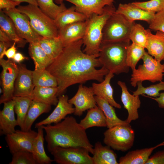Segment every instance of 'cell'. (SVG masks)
Listing matches in <instances>:
<instances>
[{
    "label": "cell",
    "mask_w": 164,
    "mask_h": 164,
    "mask_svg": "<svg viewBox=\"0 0 164 164\" xmlns=\"http://www.w3.org/2000/svg\"><path fill=\"white\" fill-rule=\"evenodd\" d=\"M8 48L4 43L0 41V59L3 58L5 52Z\"/></svg>",
    "instance_id": "49"
},
{
    "label": "cell",
    "mask_w": 164,
    "mask_h": 164,
    "mask_svg": "<svg viewBox=\"0 0 164 164\" xmlns=\"http://www.w3.org/2000/svg\"><path fill=\"white\" fill-rule=\"evenodd\" d=\"M92 87L80 84L76 94L68 100L69 103L74 106V115L80 116L86 110L97 107Z\"/></svg>",
    "instance_id": "13"
},
{
    "label": "cell",
    "mask_w": 164,
    "mask_h": 164,
    "mask_svg": "<svg viewBox=\"0 0 164 164\" xmlns=\"http://www.w3.org/2000/svg\"><path fill=\"white\" fill-rule=\"evenodd\" d=\"M0 65L2 68L1 80L3 94L0 99V104L9 101L14 97L15 81L19 72V67L13 60L3 58L0 59Z\"/></svg>",
    "instance_id": "10"
},
{
    "label": "cell",
    "mask_w": 164,
    "mask_h": 164,
    "mask_svg": "<svg viewBox=\"0 0 164 164\" xmlns=\"http://www.w3.org/2000/svg\"><path fill=\"white\" fill-rule=\"evenodd\" d=\"M51 106L32 100L27 114L22 130L27 131L31 130L35 121L41 115L49 112Z\"/></svg>",
    "instance_id": "28"
},
{
    "label": "cell",
    "mask_w": 164,
    "mask_h": 164,
    "mask_svg": "<svg viewBox=\"0 0 164 164\" xmlns=\"http://www.w3.org/2000/svg\"><path fill=\"white\" fill-rule=\"evenodd\" d=\"M149 28L164 33V9L155 13L154 18L149 23Z\"/></svg>",
    "instance_id": "42"
},
{
    "label": "cell",
    "mask_w": 164,
    "mask_h": 164,
    "mask_svg": "<svg viewBox=\"0 0 164 164\" xmlns=\"http://www.w3.org/2000/svg\"><path fill=\"white\" fill-rule=\"evenodd\" d=\"M87 24L85 21L73 23L58 29V37L64 47L82 39L85 32Z\"/></svg>",
    "instance_id": "17"
},
{
    "label": "cell",
    "mask_w": 164,
    "mask_h": 164,
    "mask_svg": "<svg viewBox=\"0 0 164 164\" xmlns=\"http://www.w3.org/2000/svg\"><path fill=\"white\" fill-rule=\"evenodd\" d=\"M104 135V143L115 150L126 151L134 144L135 132L131 125L115 126L108 128Z\"/></svg>",
    "instance_id": "8"
},
{
    "label": "cell",
    "mask_w": 164,
    "mask_h": 164,
    "mask_svg": "<svg viewBox=\"0 0 164 164\" xmlns=\"http://www.w3.org/2000/svg\"><path fill=\"white\" fill-rule=\"evenodd\" d=\"M19 72L15 83L14 96L32 97L35 87L32 80V71L24 64L19 63Z\"/></svg>",
    "instance_id": "16"
},
{
    "label": "cell",
    "mask_w": 164,
    "mask_h": 164,
    "mask_svg": "<svg viewBox=\"0 0 164 164\" xmlns=\"http://www.w3.org/2000/svg\"><path fill=\"white\" fill-rule=\"evenodd\" d=\"M88 18L85 15L77 11L74 5L60 14L54 20L59 29L73 23L86 21Z\"/></svg>",
    "instance_id": "32"
},
{
    "label": "cell",
    "mask_w": 164,
    "mask_h": 164,
    "mask_svg": "<svg viewBox=\"0 0 164 164\" xmlns=\"http://www.w3.org/2000/svg\"><path fill=\"white\" fill-rule=\"evenodd\" d=\"M164 146V141L153 147L137 149L128 152L119 159V164H145L153 151Z\"/></svg>",
    "instance_id": "23"
},
{
    "label": "cell",
    "mask_w": 164,
    "mask_h": 164,
    "mask_svg": "<svg viewBox=\"0 0 164 164\" xmlns=\"http://www.w3.org/2000/svg\"><path fill=\"white\" fill-rule=\"evenodd\" d=\"M16 8L28 17L32 27L39 35L43 37H58V29L54 20L43 12L38 5L28 4L19 5Z\"/></svg>",
    "instance_id": "5"
},
{
    "label": "cell",
    "mask_w": 164,
    "mask_h": 164,
    "mask_svg": "<svg viewBox=\"0 0 164 164\" xmlns=\"http://www.w3.org/2000/svg\"><path fill=\"white\" fill-rule=\"evenodd\" d=\"M28 58L24 56L23 54L20 53H16L14 56L12 60L15 62L18 63L25 60H28Z\"/></svg>",
    "instance_id": "48"
},
{
    "label": "cell",
    "mask_w": 164,
    "mask_h": 164,
    "mask_svg": "<svg viewBox=\"0 0 164 164\" xmlns=\"http://www.w3.org/2000/svg\"><path fill=\"white\" fill-rule=\"evenodd\" d=\"M21 3L13 0H0V10L15 8Z\"/></svg>",
    "instance_id": "44"
},
{
    "label": "cell",
    "mask_w": 164,
    "mask_h": 164,
    "mask_svg": "<svg viewBox=\"0 0 164 164\" xmlns=\"http://www.w3.org/2000/svg\"><path fill=\"white\" fill-rule=\"evenodd\" d=\"M19 2H26L29 4H31L34 5H37L38 4L36 0H13Z\"/></svg>",
    "instance_id": "50"
},
{
    "label": "cell",
    "mask_w": 164,
    "mask_h": 164,
    "mask_svg": "<svg viewBox=\"0 0 164 164\" xmlns=\"http://www.w3.org/2000/svg\"><path fill=\"white\" fill-rule=\"evenodd\" d=\"M118 84L121 90V102L124 108L128 112V118L125 121L130 124L132 121L138 118V109L140 107L141 104L139 96L131 94L128 91L125 82L118 81Z\"/></svg>",
    "instance_id": "18"
},
{
    "label": "cell",
    "mask_w": 164,
    "mask_h": 164,
    "mask_svg": "<svg viewBox=\"0 0 164 164\" xmlns=\"http://www.w3.org/2000/svg\"><path fill=\"white\" fill-rule=\"evenodd\" d=\"M15 102L12 99L4 103L0 111V134L7 135L14 132L15 127L18 126L15 116Z\"/></svg>",
    "instance_id": "19"
},
{
    "label": "cell",
    "mask_w": 164,
    "mask_h": 164,
    "mask_svg": "<svg viewBox=\"0 0 164 164\" xmlns=\"http://www.w3.org/2000/svg\"><path fill=\"white\" fill-rule=\"evenodd\" d=\"M14 111L17 116L18 126L22 130L29 107L32 100L30 96H14Z\"/></svg>",
    "instance_id": "34"
},
{
    "label": "cell",
    "mask_w": 164,
    "mask_h": 164,
    "mask_svg": "<svg viewBox=\"0 0 164 164\" xmlns=\"http://www.w3.org/2000/svg\"><path fill=\"white\" fill-rule=\"evenodd\" d=\"M0 29L16 43L18 47L23 48L28 43L20 37L13 22L2 10H0Z\"/></svg>",
    "instance_id": "29"
},
{
    "label": "cell",
    "mask_w": 164,
    "mask_h": 164,
    "mask_svg": "<svg viewBox=\"0 0 164 164\" xmlns=\"http://www.w3.org/2000/svg\"><path fill=\"white\" fill-rule=\"evenodd\" d=\"M130 40L102 42L98 57L102 67L117 75L128 73L130 68L127 64L126 59Z\"/></svg>",
    "instance_id": "3"
},
{
    "label": "cell",
    "mask_w": 164,
    "mask_h": 164,
    "mask_svg": "<svg viewBox=\"0 0 164 164\" xmlns=\"http://www.w3.org/2000/svg\"><path fill=\"white\" fill-rule=\"evenodd\" d=\"M115 12L122 15L130 21L142 20L149 24L154 18L155 13L143 10L132 3H120Z\"/></svg>",
    "instance_id": "20"
},
{
    "label": "cell",
    "mask_w": 164,
    "mask_h": 164,
    "mask_svg": "<svg viewBox=\"0 0 164 164\" xmlns=\"http://www.w3.org/2000/svg\"><path fill=\"white\" fill-rule=\"evenodd\" d=\"M114 0H54L57 4H61L64 1L73 4L76 10L88 18L93 15H101L103 12L104 7L113 4Z\"/></svg>",
    "instance_id": "14"
},
{
    "label": "cell",
    "mask_w": 164,
    "mask_h": 164,
    "mask_svg": "<svg viewBox=\"0 0 164 164\" xmlns=\"http://www.w3.org/2000/svg\"><path fill=\"white\" fill-rule=\"evenodd\" d=\"M92 157L94 164H118L116 154L110 147L104 146L99 142L94 147Z\"/></svg>",
    "instance_id": "25"
},
{
    "label": "cell",
    "mask_w": 164,
    "mask_h": 164,
    "mask_svg": "<svg viewBox=\"0 0 164 164\" xmlns=\"http://www.w3.org/2000/svg\"><path fill=\"white\" fill-rule=\"evenodd\" d=\"M28 51L34 62L35 70L46 69L54 61L48 56L38 43H29Z\"/></svg>",
    "instance_id": "27"
},
{
    "label": "cell",
    "mask_w": 164,
    "mask_h": 164,
    "mask_svg": "<svg viewBox=\"0 0 164 164\" xmlns=\"http://www.w3.org/2000/svg\"><path fill=\"white\" fill-rule=\"evenodd\" d=\"M2 10L13 22L20 37L29 43H38L42 37L34 31L26 15L19 12L16 8Z\"/></svg>",
    "instance_id": "11"
},
{
    "label": "cell",
    "mask_w": 164,
    "mask_h": 164,
    "mask_svg": "<svg viewBox=\"0 0 164 164\" xmlns=\"http://www.w3.org/2000/svg\"><path fill=\"white\" fill-rule=\"evenodd\" d=\"M145 164H164V151L156 153L149 158Z\"/></svg>",
    "instance_id": "43"
},
{
    "label": "cell",
    "mask_w": 164,
    "mask_h": 164,
    "mask_svg": "<svg viewBox=\"0 0 164 164\" xmlns=\"http://www.w3.org/2000/svg\"><path fill=\"white\" fill-rule=\"evenodd\" d=\"M116 10L113 4L107 5L102 14L93 15L87 19L85 32L82 39L84 52L90 55L98 54L102 42L104 27Z\"/></svg>",
    "instance_id": "4"
},
{
    "label": "cell",
    "mask_w": 164,
    "mask_h": 164,
    "mask_svg": "<svg viewBox=\"0 0 164 164\" xmlns=\"http://www.w3.org/2000/svg\"><path fill=\"white\" fill-rule=\"evenodd\" d=\"M156 101L158 103L159 107L164 108V92L160 93L159 96L156 97H148Z\"/></svg>",
    "instance_id": "47"
},
{
    "label": "cell",
    "mask_w": 164,
    "mask_h": 164,
    "mask_svg": "<svg viewBox=\"0 0 164 164\" xmlns=\"http://www.w3.org/2000/svg\"><path fill=\"white\" fill-rule=\"evenodd\" d=\"M41 10L52 19L54 20L58 15L67 9L65 4L56 5L54 0H36Z\"/></svg>",
    "instance_id": "36"
},
{
    "label": "cell",
    "mask_w": 164,
    "mask_h": 164,
    "mask_svg": "<svg viewBox=\"0 0 164 164\" xmlns=\"http://www.w3.org/2000/svg\"><path fill=\"white\" fill-rule=\"evenodd\" d=\"M38 43L48 56L53 60L59 56L64 47L59 37H42Z\"/></svg>",
    "instance_id": "33"
},
{
    "label": "cell",
    "mask_w": 164,
    "mask_h": 164,
    "mask_svg": "<svg viewBox=\"0 0 164 164\" xmlns=\"http://www.w3.org/2000/svg\"><path fill=\"white\" fill-rule=\"evenodd\" d=\"M67 95L62 94L58 97V101L53 111L46 118L36 123L35 128H38L43 125L59 123L63 120L68 114H73L75 108L69 103Z\"/></svg>",
    "instance_id": "15"
},
{
    "label": "cell",
    "mask_w": 164,
    "mask_h": 164,
    "mask_svg": "<svg viewBox=\"0 0 164 164\" xmlns=\"http://www.w3.org/2000/svg\"><path fill=\"white\" fill-rule=\"evenodd\" d=\"M41 127L46 133L45 139L48 151L50 152L56 147L81 146L93 154L94 146L87 137L86 129L72 116L66 117L53 125Z\"/></svg>",
    "instance_id": "2"
},
{
    "label": "cell",
    "mask_w": 164,
    "mask_h": 164,
    "mask_svg": "<svg viewBox=\"0 0 164 164\" xmlns=\"http://www.w3.org/2000/svg\"><path fill=\"white\" fill-rule=\"evenodd\" d=\"M137 90L132 92L133 94L135 96L146 94L151 97H156L159 96L160 91H164V81H162L147 87L143 86L142 82H139L137 83Z\"/></svg>",
    "instance_id": "38"
},
{
    "label": "cell",
    "mask_w": 164,
    "mask_h": 164,
    "mask_svg": "<svg viewBox=\"0 0 164 164\" xmlns=\"http://www.w3.org/2000/svg\"><path fill=\"white\" fill-rule=\"evenodd\" d=\"M145 48L132 43L129 46L127 53L126 61L128 66L132 70L135 68L139 60L146 51Z\"/></svg>",
    "instance_id": "37"
},
{
    "label": "cell",
    "mask_w": 164,
    "mask_h": 164,
    "mask_svg": "<svg viewBox=\"0 0 164 164\" xmlns=\"http://www.w3.org/2000/svg\"><path fill=\"white\" fill-rule=\"evenodd\" d=\"M95 98L98 106L103 111L105 115L107 127L109 128L117 125L130 126L125 120L123 121L117 116L114 107L104 99L96 96Z\"/></svg>",
    "instance_id": "24"
},
{
    "label": "cell",
    "mask_w": 164,
    "mask_h": 164,
    "mask_svg": "<svg viewBox=\"0 0 164 164\" xmlns=\"http://www.w3.org/2000/svg\"><path fill=\"white\" fill-rule=\"evenodd\" d=\"M32 80L35 87H57L55 77L46 69L35 70L32 71Z\"/></svg>",
    "instance_id": "35"
},
{
    "label": "cell",
    "mask_w": 164,
    "mask_h": 164,
    "mask_svg": "<svg viewBox=\"0 0 164 164\" xmlns=\"http://www.w3.org/2000/svg\"><path fill=\"white\" fill-rule=\"evenodd\" d=\"M143 63L132 70L130 83L135 87L139 82L148 80L152 83L162 81L164 74V66L158 61L145 52L142 58Z\"/></svg>",
    "instance_id": "6"
},
{
    "label": "cell",
    "mask_w": 164,
    "mask_h": 164,
    "mask_svg": "<svg viewBox=\"0 0 164 164\" xmlns=\"http://www.w3.org/2000/svg\"><path fill=\"white\" fill-rule=\"evenodd\" d=\"M50 152L53 157V161L58 164H94L90 152L83 147L58 146Z\"/></svg>",
    "instance_id": "9"
},
{
    "label": "cell",
    "mask_w": 164,
    "mask_h": 164,
    "mask_svg": "<svg viewBox=\"0 0 164 164\" xmlns=\"http://www.w3.org/2000/svg\"><path fill=\"white\" fill-rule=\"evenodd\" d=\"M37 135V132L32 130L27 131L17 130L5 135V139L12 154L22 150L32 152L33 142Z\"/></svg>",
    "instance_id": "12"
},
{
    "label": "cell",
    "mask_w": 164,
    "mask_h": 164,
    "mask_svg": "<svg viewBox=\"0 0 164 164\" xmlns=\"http://www.w3.org/2000/svg\"><path fill=\"white\" fill-rule=\"evenodd\" d=\"M79 123L86 130L94 127H107L105 115L98 106L87 110L86 116Z\"/></svg>",
    "instance_id": "31"
},
{
    "label": "cell",
    "mask_w": 164,
    "mask_h": 164,
    "mask_svg": "<svg viewBox=\"0 0 164 164\" xmlns=\"http://www.w3.org/2000/svg\"><path fill=\"white\" fill-rule=\"evenodd\" d=\"M9 164H37L32 153L26 151H20L13 154Z\"/></svg>",
    "instance_id": "41"
},
{
    "label": "cell",
    "mask_w": 164,
    "mask_h": 164,
    "mask_svg": "<svg viewBox=\"0 0 164 164\" xmlns=\"http://www.w3.org/2000/svg\"><path fill=\"white\" fill-rule=\"evenodd\" d=\"M135 6L144 10L156 13L164 9V0H150L132 3Z\"/></svg>",
    "instance_id": "40"
},
{
    "label": "cell",
    "mask_w": 164,
    "mask_h": 164,
    "mask_svg": "<svg viewBox=\"0 0 164 164\" xmlns=\"http://www.w3.org/2000/svg\"><path fill=\"white\" fill-rule=\"evenodd\" d=\"M16 43L14 42L13 45L8 49H7L5 53V55L9 59H12L16 53V48L15 47Z\"/></svg>",
    "instance_id": "46"
},
{
    "label": "cell",
    "mask_w": 164,
    "mask_h": 164,
    "mask_svg": "<svg viewBox=\"0 0 164 164\" xmlns=\"http://www.w3.org/2000/svg\"><path fill=\"white\" fill-rule=\"evenodd\" d=\"M82 39L64 47L59 56L46 69L57 81V97L63 94L69 86L83 84L90 80L102 82L109 71L102 67L98 54L90 55L82 50Z\"/></svg>",
    "instance_id": "1"
},
{
    "label": "cell",
    "mask_w": 164,
    "mask_h": 164,
    "mask_svg": "<svg viewBox=\"0 0 164 164\" xmlns=\"http://www.w3.org/2000/svg\"><path fill=\"white\" fill-rule=\"evenodd\" d=\"M44 130L37 128V135L32 145V153L37 164H50L53 161L46 154L44 147Z\"/></svg>",
    "instance_id": "30"
},
{
    "label": "cell",
    "mask_w": 164,
    "mask_h": 164,
    "mask_svg": "<svg viewBox=\"0 0 164 164\" xmlns=\"http://www.w3.org/2000/svg\"><path fill=\"white\" fill-rule=\"evenodd\" d=\"M163 66H164V64H163Z\"/></svg>",
    "instance_id": "52"
},
{
    "label": "cell",
    "mask_w": 164,
    "mask_h": 164,
    "mask_svg": "<svg viewBox=\"0 0 164 164\" xmlns=\"http://www.w3.org/2000/svg\"><path fill=\"white\" fill-rule=\"evenodd\" d=\"M0 41L4 43L7 47H10L14 42L3 31L0 29Z\"/></svg>",
    "instance_id": "45"
},
{
    "label": "cell",
    "mask_w": 164,
    "mask_h": 164,
    "mask_svg": "<svg viewBox=\"0 0 164 164\" xmlns=\"http://www.w3.org/2000/svg\"><path fill=\"white\" fill-rule=\"evenodd\" d=\"M129 39L132 43L145 48L147 42L146 29L140 24L135 23L131 30Z\"/></svg>",
    "instance_id": "39"
},
{
    "label": "cell",
    "mask_w": 164,
    "mask_h": 164,
    "mask_svg": "<svg viewBox=\"0 0 164 164\" xmlns=\"http://www.w3.org/2000/svg\"><path fill=\"white\" fill-rule=\"evenodd\" d=\"M147 42L145 49L147 53L156 60H164V33L157 31L155 34L150 30L146 29Z\"/></svg>",
    "instance_id": "21"
},
{
    "label": "cell",
    "mask_w": 164,
    "mask_h": 164,
    "mask_svg": "<svg viewBox=\"0 0 164 164\" xmlns=\"http://www.w3.org/2000/svg\"><path fill=\"white\" fill-rule=\"evenodd\" d=\"M0 94L2 93H3V90H2V89H1V88H0Z\"/></svg>",
    "instance_id": "51"
},
{
    "label": "cell",
    "mask_w": 164,
    "mask_h": 164,
    "mask_svg": "<svg viewBox=\"0 0 164 164\" xmlns=\"http://www.w3.org/2000/svg\"><path fill=\"white\" fill-rule=\"evenodd\" d=\"M114 76V74L109 72L102 82L99 83H93L92 87L95 95L104 99L114 107L120 109L121 105L114 98L113 90L110 84L111 80Z\"/></svg>",
    "instance_id": "22"
},
{
    "label": "cell",
    "mask_w": 164,
    "mask_h": 164,
    "mask_svg": "<svg viewBox=\"0 0 164 164\" xmlns=\"http://www.w3.org/2000/svg\"><path fill=\"white\" fill-rule=\"evenodd\" d=\"M57 91V87H35L32 97L33 100L51 106H56L58 101Z\"/></svg>",
    "instance_id": "26"
},
{
    "label": "cell",
    "mask_w": 164,
    "mask_h": 164,
    "mask_svg": "<svg viewBox=\"0 0 164 164\" xmlns=\"http://www.w3.org/2000/svg\"><path fill=\"white\" fill-rule=\"evenodd\" d=\"M123 15L114 12L107 20L103 28L102 42H115L130 39L132 28L135 24Z\"/></svg>",
    "instance_id": "7"
}]
</instances>
